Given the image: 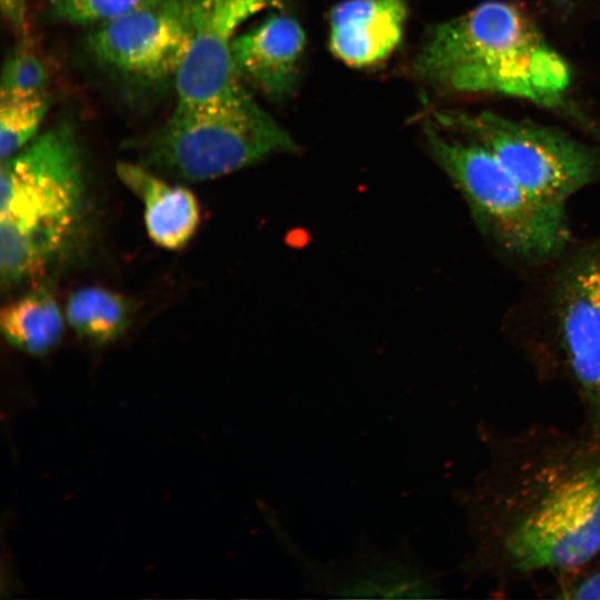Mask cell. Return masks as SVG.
I'll use <instances>...</instances> for the list:
<instances>
[{"mask_svg": "<svg viewBox=\"0 0 600 600\" xmlns=\"http://www.w3.org/2000/svg\"><path fill=\"white\" fill-rule=\"evenodd\" d=\"M407 16L406 0H344L330 11V49L350 67L379 64L398 48Z\"/></svg>", "mask_w": 600, "mask_h": 600, "instance_id": "8fae6325", "label": "cell"}, {"mask_svg": "<svg viewBox=\"0 0 600 600\" xmlns=\"http://www.w3.org/2000/svg\"><path fill=\"white\" fill-rule=\"evenodd\" d=\"M116 171L121 182L142 202L143 219L151 241L167 250H180L200 223V206L194 193L173 184L140 163L120 161Z\"/></svg>", "mask_w": 600, "mask_h": 600, "instance_id": "7c38bea8", "label": "cell"}, {"mask_svg": "<svg viewBox=\"0 0 600 600\" xmlns=\"http://www.w3.org/2000/svg\"><path fill=\"white\" fill-rule=\"evenodd\" d=\"M27 1L28 0H0L3 18L18 34L26 33Z\"/></svg>", "mask_w": 600, "mask_h": 600, "instance_id": "d6986e66", "label": "cell"}, {"mask_svg": "<svg viewBox=\"0 0 600 600\" xmlns=\"http://www.w3.org/2000/svg\"><path fill=\"white\" fill-rule=\"evenodd\" d=\"M198 0H140L96 27L89 38L94 57L140 81L176 77L189 50Z\"/></svg>", "mask_w": 600, "mask_h": 600, "instance_id": "ba28073f", "label": "cell"}, {"mask_svg": "<svg viewBox=\"0 0 600 600\" xmlns=\"http://www.w3.org/2000/svg\"><path fill=\"white\" fill-rule=\"evenodd\" d=\"M64 314L79 339L94 346H106L118 340L129 328L132 304L114 290L88 286L70 293Z\"/></svg>", "mask_w": 600, "mask_h": 600, "instance_id": "5bb4252c", "label": "cell"}, {"mask_svg": "<svg viewBox=\"0 0 600 600\" xmlns=\"http://www.w3.org/2000/svg\"><path fill=\"white\" fill-rule=\"evenodd\" d=\"M63 327L59 304L43 287L10 301L0 312V329L8 343L31 356L52 351L62 338Z\"/></svg>", "mask_w": 600, "mask_h": 600, "instance_id": "4fadbf2b", "label": "cell"}, {"mask_svg": "<svg viewBox=\"0 0 600 600\" xmlns=\"http://www.w3.org/2000/svg\"><path fill=\"white\" fill-rule=\"evenodd\" d=\"M423 133L436 163L461 192L481 231L499 247L529 261L564 249L570 237L566 206L528 191L474 140L431 120Z\"/></svg>", "mask_w": 600, "mask_h": 600, "instance_id": "5b68a950", "label": "cell"}, {"mask_svg": "<svg viewBox=\"0 0 600 600\" xmlns=\"http://www.w3.org/2000/svg\"><path fill=\"white\" fill-rule=\"evenodd\" d=\"M48 78L41 58L27 46L17 47L3 64L0 92H43Z\"/></svg>", "mask_w": 600, "mask_h": 600, "instance_id": "2e32d148", "label": "cell"}, {"mask_svg": "<svg viewBox=\"0 0 600 600\" xmlns=\"http://www.w3.org/2000/svg\"><path fill=\"white\" fill-rule=\"evenodd\" d=\"M140 0H48L54 17L80 26H100L131 9Z\"/></svg>", "mask_w": 600, "mask_h": 600, "instance_id": "e0dca14e", "label": "cell"}, {"mask_svg": "<svg viewBox=\"0 0 600 600\" xmlns=\"http://www.w3.org/2000/svg\"><path fill=\"white\" fill-rule=\"evenodd\" d=\"M50 103L47 91L0 92L1 160L14 154L37 137Z\"/></svg>", "mask_w": 600, "mask_h": 600, "instance_id": "9a60e30c", "label": "cell"}, {"mask_svg": "<svg viewBox=\"0 0 600 600\" xmlns=\"http://www.w3.org/2000/svg\"><path fill=\"white\" fill-rule=\"evenodd\" d=\"M486 460L463 494L472 573L553 578L600 553V438L531 426L481 431Z\"/></svg>", "mask_w": 600, "mask_h": 600, "instance_id": "6da1fadb", "label": "cell"}, {"mask_svg": "<svg viewBox=\"0 0 600 600\" xmlns=\"http://www.w3.org/2000/svg\"><path fill=\"white\" fill-rule=\"evenodd\" d=\"M86 181L72 128L58 124L1 160L0 277L33 280L61 256L82 218Z\"/></svg>", "mask_w": 600, "mask_h": 600, "instance_id": "3957f363", "label": "cell"}, {"mask_svg": "<svg viewBox=\"0 0 600 600\" xmlns=\"http://www.w3.org/2000/svg\"><path fill=\"white\" fill-rule=\"evenodd\" d=\"M546 597L561 600H600V553L587 563L552 578Z\"/></svg>", "mask_w": 600, "mask_h": 600, "instance_id": "ac0fdd59", "label": "cell"}, {"mask_svg": "<svg viewBox=\"0 0 600 600\" xmlns=\"http://www.w3.org/2000/svg\"><path fill=\"white\" fill-rule=\"evenodd\" d=\"M414 74L447 93L513 97L543 107L561 103L568 62L520 7L487 0L437 24L413 61Z\"/></svg>", "mask_w": 600, "mask_h": 600, "instance_id": "7a4b0ae2", "label": "cell"}, {"mask_svg": "<svg viewBox=\"0 0 600 600\" xmlns=\"http://www.w3.org/2000/svg\"><path fill=\"white\" fill-rule=\"evenodd\" d=\"M140 164L176 179L200 182L294 152L291 136L240 82L196 104H178L169 119L137 147Z\"/></svg>", "mask_w": 600, "mask_h": 600, "instance_id": "277c9868", "label": "cell"}, {"mask_svg": "<svg viewBox=\"0 0 600 600\" xmlns=\"http://www.w3.org/2000/svg\"><path fill=\"white\" fill-rule=\"evenodd\" d=\"M304 48L300 23L287 14H272L236 38V73L269 99L283 101L297 86Z\"/></svg>", "mask_w": 600, "mask_h": 600, "instance_id": "30bf717a", "label": "cell"}, {"mask_svg": "<svg viewBox=\"0 0 600 600\" xmlns=\"http://www.w3.org/2000/svg\"><path fill=\"white\" fill-rule=\"evenodd\" d=\"M552 307L556 372L581 404V428L600 438V241L561 268Z\"/></svg>", "mask_w": 600, "mask_h": 600, "instance_id": "52a82bcc", "label": "cell"}, {"mask_svg": "<svg viewBox=\"0 0 600 600\" xmlns=\"http://www.w3.org/2000/svg\"><path fill=\"white\" fill-rule=\"evenodd\" d=\"M279 0H198L191 43L174 83L178 104L222 96L239 83L233 43L240 27Z\"/></svg>", "mask_w": 600, "mask_h": 600, "instance_id": "9c48e42d", "label": "cell"}, {"mask_svg": "<svg viewBox=\"0 0 600 600\" xmlns=\"http://www.w3.org/2000/svg\"><path fill=\"white\" fill-rule=\"evenodd\" d=\"M556 6L563 7L569 3L570 0H547Z\"/></svg>", "mask_w": 600, "mask_h": 600, "instance_id": "ffe728a7", "label": "cell"}, {"mask_svg": "<svg viewBox=\"0 0 600 600\" xmlns=\"http://www.w3.org/2000/svg\"><path fill=\"white\" fill-rule=\"evenodd\" d=\"M441 127L487 149L534 196L557 204L600 180V150L551 127L492 111H442Z\"/></svg>", "mask_w": 600, "mask_h": 600, "instance_id": "8992f818", "label": "cell"}]
</instances>
